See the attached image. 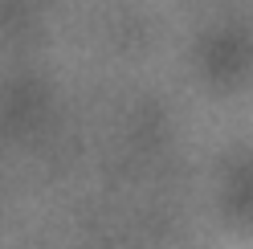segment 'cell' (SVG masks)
I'll use <instances>...</instances> for the list:
<instances>
[]
</instances>
